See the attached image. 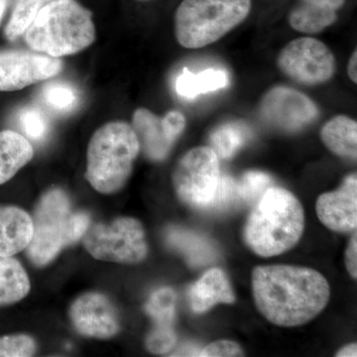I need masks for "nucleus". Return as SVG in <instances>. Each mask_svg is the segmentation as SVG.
<instances>
[{
  "instance_id": "5",
  "label": "nucleus",
  "mask_w": 357,
  "mask_h": 357,
  "mask_svg": "<svg viewBox=\"0 0 357 357\" xmlns=\"http://www.w3.org/2000/svg\"><path fill=\"white\" fill-rule=\"evenodd\" d=\"M33 234L27 255L33 264L45 266L66 246L76 243L86 231L91 220L75 213L65 192L52 189L43 195L32 218Z\"/></svg>"
},
{
  "instance_id": "18",
  "label": "nucleus",
  "mask_w": 357,
  "mask_h": 357,
  "mask_svg": "<svg viewBox=\"0 0 357 357\" xmlns=\"http://www.w3.org/2000/svg\"><path fill=\"white\" fill-rule=\"evenodd\" d=\"M34 150L22 134L0 131V185L8 182L31 161Z\"/></svg>"
},
{
  "instance_id": "28",
  "label": "nucleus",
  "mask_w": 357,
  "mask_h": 357,
  "mask_svg": "<svg viewBox=\"0 0 357 357\" xmlns=\"http://www.w3.org/2000/svg\"><path fill=\"white\" fill-rule=\"evenodd\" d=\"M37 345L31 337L11 335L0 337V357H28L34 356Z\"/></svg>"
},
{
  "instance_id": "11",
  "label": "nucleus",
  "mask_w": 357,
  "mask_h": 357,
  "mask_svg": "<svg viewBox=\"0 0 357 357\" xmlns=\"http://www.w3.org/2000/svg\"><path fill=\"white\" fill-rule=\"evenodd\" d=\"M259 110L268 124L287 132L307 128L319 116V109L311 98L287 86L270 89L263 96Z\"/></svg>"
},
{
  "instance_id": "32",
  "label": "nucleus",
  "mask_w": 357,
  "mask_h": 357,
  "mask_svg": "<svg viewBox=\"0 0 357 357\" xmlns=\"http://www.w3.org/2000/svg\"><path fill=\"white\" fill-rule=\"evenodd\" d=\"M243 349L241 345L231 340H218L206 345L202 351L201 356L229 357L243 356Z\"/></svg>"
},
{
  "instance_id": "13",
  "label": "nucleus",
  "mask_w": 357,
  "mask_h": 357,
  "mask_svg": "<svg viewBox=\"0 0 357 357\" xmlns=\"http://www.w3.org/2000/svg\"><path fill=\"white\" fill-rule=\"evenodd\" d=\"M317 215L325 227L340 234H352L357 229L356 173L344 178L337 191L325 192L316 204Z\"/></svg>"
},
{
  "instance_id": "14",
  "label": "nucleus",
  "mask_w": 357,
  "mask_h": 357,
  "mask_svg": "<svg viewBox=\"0 0 357 357\" xmlns=\"http://www.w3.org/2000/svg\"><path fill=\"white\" fill-rule=\"evenodd\" d=\"M345 0H299L288 16L289 24L296 31L316 34L333 25L337 11Z\"/></svg>"
},
{
  "instance_id": "33",
  "label": "nucleus",
  "mask_w": 357,
  "mask_h": 357,
  "mask_svg": "<svg viewBox=\"0 0 357 357\" xmlns=\"http://www.w3.org/2000/svg\"><path fill=\"white\" fill-rule=\"evenodd\" d=\"M162 126H163L167 137L175 142L185 128V116L181 112H175V110L168 112L162 119Z\"/></svg>"
},
{
  "instance_id": "8",
  "label": "nucleus",
  "mask_w": 357,
  "mask_h": 357,
  "mask_svg": "<svg viewBox=\"0 0 357 357\" xmlns=\"http://www.w3.org/2000/svg\"><path fill=\"white\" fill-rule=\"evenodd\" d=\"M220 178L218 155L211 147L204 146L190 150L178 160L172 181L183 203L206 211L215 199Z\"/></svg>"
},
{
  "instance_id": "20",
  "label": "nucleus",
  "mask_w": 357,
  "mask_h": 357,
  "mask_svg": "<svg viewBox=\"0 0 357 357\" xmlns=\"http://www.w3.org/2000/svg\"><path fill=\"white\" fill-rule=\"evenodd\" d=\"M321 139L333 154L356 159L357 123L354 119L345 115L333 117L321 128Z\"/></svg>"
},
{
  "instance_id": "36",
  "label": "nucleus",
  "mask_w": 357,
  "mask_h": 357,
  "mask_svg": "<svg viewBox=\"0 0 357 357\" xmlns=\"http://www.w3.org/2000/svg\"><path fill=\"white\" fill-rule=\"evenodd\" d=\"M335 356L338 357H356L357 356V345L356 344H351L345 345L337 352Z\"/></svg>"
},
{
  "instance_id": "10",
  "label": "nucleus",
  "mask_w": 357,
  "mask_h": 357,
  "mask_svg": "<svg viewBox=\"0 0 357 357\" xmlns=\"http://www.w3.org/2000/svg\"><path fill=\"white\" fill-rule=\"evenodd\" d=\"M63 62L35 51H0V91H16L60 74Z\"/></svg>"
},
{
  "instance_id": "29",
  "label": "nucleus",
  "mask_w": 357,
  "mask_h": 357,
  "mask_svg": "<svg viewBox=\"0 0 357 357\" xmlns=\"http://www.w3.org/2000/svg\"><path fill=\"white\" fill-rule=\"evenodd\" d=\"M20 124L23 132L33 140H42L48 132L46 117L35 107H27L20 112Z\"/></svg>"
},
{
  "instance_id": "16",
  "label": "nucleus",
  "mask_w": 357,
  "mask_h": 357,
  "mask_svg": "<svg viewBox=\"0 0 357 357\" xmlns=\"http://www.w3.org/2000/svg\"><path fill=\"white\" fill-rule=\"evenodd\" d=\"M132 128L139 141L140 149L148 159L162 161L168 156L174 143L167 137L162 119L146 109L134 112Z\"/></svg>"
},
{
  "instance_id": "17",
  "label": "nucleus",
  "mask_w": 357,
  "mask_h": 357,
  "mask_svg": "<svg viewBox=\"0 0 357 357\" xmlns=\"http://www.w3.org/2000/svg\"><path fill=\"white\" fill-rule=\"evenodd\" d=\"M190 302L192 311L203 314L220 303L234 304L236 296L225 272L211 268L190 290Z\"/></svg>"
},
{
  "instance_id": "4",
  "label": "nucleus",
  "mask_w": 357,
  "mask_h": 357,
  "mask_svg": "<svg viewBox=\"0 0 357 357\" xmlns=\"http://www.w3.org/2000/svg\"><path fill=\"white\" fill-rule=\"evenodd\" d=\"M139 151L132 126L123 121L105 124L89 143L86 180L102 194L121 191L132 173Z\"/></svg>"
},
{
  "instance_id": "12",
  "label": "nucleus",
  "mask_w": 357,
  "mask_h": 357,
  "mask_svg": "<svg viewBox=\"0 0 357 357\" xmlns=\"http://www.w3.org/2000/svg\"><path fill=\"white\" fill-rule=\"evenodd\" d=\"M70 316L77 332L86 337L109 338L119 332L116 309L102 294L86 293L77 298Z\"/></svg>"
},
{
  "instance_id": "1",
  "label": "nucleus",
  "mask_w": 357,
  "mask_h": 357,
  "mask_svg": "<svg viewBox=\"0 0 357 357\" xmlns=\"http://www.w3.org/2000/svg\"><path fill=\"white\" fill-rule=\"evenodd\" d=\"M252 292L262 316L285 328L305 325L317 318L328 306L331 296L323 274L294 265L256 267Z\"/></svg>"
},
{
  "instance_id": "25",
  "label": "nucleus",
  "mask_w": 357,
  "mask_h": 357,
  "mask_svg": "<svg viewBox=\"0 0 357 357\" xmlns=\"http://www.w3.org/2000/svg\"><path fill=\"white\" fill-rule=\"evenodd\" d=\"M176 301H177V296L171 288H161L152 294L145 306V310L153 319L154 325H174Z\"/></svg>"
},
{
  "instance_id": "26",
  "label": "nucleus",
  "mask_w": 357,
  "mask_h": 357,
  "mask_svg": "<svg viewBox=\"0 0 357 357\" xmlns=\"http://www.w3.org/2000/svg\"><path fill=\"white\" fill-rule=\"evenodd\" d=\"M42 98L48 107L59 112H72L79 102L77 89L65 82H54L45 86Z\"/></svg>"
},
{
  "instance_id": "34",
  "label": "nucleus",
  "mask_w": 357,
  "mask_h": 357,
  "mask_svg": "<svg viewBox=\"0 0 357 357\" xmlns=\"http://www.w3.org/2000/svg\"><path fill=\"white\" fill-rule=\"evenodd\" d=\"M345 267L354 279L357 278V236L356 230L352 232L349 245L345 250Z\"/></svg>"
},
{
  "instance_id": "37",
  "label": "nucleus",
  "mask_w": 357,
  "mask_h": 357,
  "mask_svg": "<svg viewBox=\"0 0 357 357\" xmlns=\"http://www.w3.org/2000/svg\"><path fill=\"white\" fill-rule=\"evenodd\" d=\"M7 4H8V0H0V24H1L4 13H6Z\"/></svg>"
},
{
  "instance_id": "7",
  "label": "nucleus",
  "mask_w": 357,
  "mask_h": 357,
  "mask_svg": "<svg viewBox=\"0 0 357 357\" xmlns=\"http://www.w3.org/2000/svg\"><path fill=\"white\" fill-rule=\"evenodd\" d=\"M84 248L98 260L136 264L148 255L144 229L133 218H119L110 223L89 225L83 236Z\"/></svg>"
},
{
  "instance_id": "22",
  "label": "nucleus",
  "mask_w": 357,
  "mask_h": 357,
  "mask_svg": "<svg viewBox=\"0 0 357 357\" xmlns=\"http://www.w3.org/2000/svg\"><path fill=\"white\" fill-rule=\"evenodd\" d=\"M229 84V77L222 70L208 69L198 74L185 68L176 79V91L185 98H195L202 93H208L225 89Z\"/></svg>"
},
{
  "instance_id": "3",
  "label": "nucleus",
  "mask_w": 357,
  "mask_h": 357,
  "mask_svg": "<svg viewBox=\"0 0 357 357\" xmlns=\"http://www.w3.org/2000/svg\"><path fill=\"white\" fill-rule=\"evenodd\" d=\"M23 37L31 50L62 58L91 46L96 32L91 11L77 0H52L39 11Z\"/></svg>"
},
{
  "instance_id": "19",
  "label": "nucleus",
  "mask_w": 357,
  "mask_h": 357,
  "mask_svg": "<svg viewBox=\"0 0 357 357\" xmlns=\"http://www.w3.org/2000/svg\"><path fill=\"white\" fill-rule=\"evenodd\" d=\"M167 243L185 256L191 266L210 264L217 259L218 252L208 239L190 230L170 227L166 232Z\"/></svg>"
},
{
  "instance_id": "21",
  "label": "nucleus",
  "mask_w": 357,
  "mask_h": 357,
  "mask_svg": "<svg viewBox=\"0 0 357 357\" xmlns=\"http://www.w3.org/2000/svg\"><path fill=\"white\" fill-rule=\"evenodd\" d=\"M30 281L17 260L0 256V307L20 302L30 291Z\"/></svg>"
},
{
  "instance_id": "15",
  "label": "nucleus",
  "mask_w": 357,
  "mask_h": 357,
  "mask_svg": "<svg viewBox=\"0 0 357 357\" xmlns=\"http://www.w3.org/2000/svg\"><path fill=\"white\" fill-rule=\"evenodd\" d=\"M32 218L17 206H0V256L10 257L31 241Z\"/></svg>"
},
{
  "instance_id": "2",
  "label": "nucleus",
  "mask_w": 357,
  "mask_h": 357,
  "mask_svg": "<svg viewBox=\"0 0 357 357\" xmlns=\"http://www.w3.org/2000/svg\"><path fill=\"white\" fill-rule=\"evenodd\" d=\"M304 229V208L299 199L283 188L270 187L249 215L244 241L256 255L272 257L292 249Z\"/></svg>"
},
{
  "instance_id": "38",
  "label": "nucleus",
  "mask_w": 357,
  "mask_h": 357,
  "mask_svg": "<svg viewBox=\"0 0 357 357\" xmlns=\"http://www.w3.org/2000/svg\"><path fill=\"white\" fill-rule=\"evenodd\" d=\"M137 1H147V0H137Z\"/></svg>"
},
{
  "instance_id": "27",
  "label": "nucleus",
  "mask_w": 357,
  "mask_h": 357,
  "mask_svg": "<svg viewBox=\"0 0 357 357\" xmlns=\"http://www.w3.org/2000/svg\"><path fill=\"white\" fill-rule=\"evenodd\" d=\"M272 178L260 171H249L237 181L239 195L243 203H255L267 189L272 187Z\"/></svg>"
},
{
  "instance_id": "24",
  "label": "nucleus",
  "mask_w": 357,
  "mask_h": 357,
  "mask_svg": "<svg viewBox=\"0 0 357 357\" xmlns=\"http://www.w3.org/2000/svg\"><path fill=\"white\" fill-rule=\"evenodd\" d=\"M52 0H15L10 18L4 28V35L9 41H15L24 34L25 30L37 14Z\"/></svg>"
},
{
  "instance_id": "35",
  "label": "nucleus",
  "mask_w": 357,
  "mask_h": 357,
  "mask_svg": "<svg viewBox=\"0 0 357 357\" xmlns=\"http://www.w3.org/2000/svg\"><path fill=\"white\" fill-rule=\"evenodd\" d=\"M347 74H349V79L354 82V84L357 83V51L352 53L351 59H349V66H347Z\"/></svg>"
},
{
  "instance_id": "30",
  "label": "nucleus",
  "mask_w": 357,
  "mask_h": 357,
  "mask_svg": "<svg viewBox=\"0 0 357 357\" xmlns=\"http://www.w3.org/2000/svg\"><path fill=\"white\" fill-rule=\"evenodd\" d=\"M241 201L237 181L230 176H222L215 199L206 211H223Z\"/></svg>"
},
{
  "instance_id": "23",
  "label": "nucleus",
  "mask_w": 357,
  "mask_h": 357,
  "mask_svg": "<svg viewBox=\"0 0 357 357\" xmlns=\"http://www.w3.org/2000/svg\"><path fill=\"white\" fill-rule=\"evenodd\" d=\"M249 138L250 129L243 122H227L211 132V148L218 158L229 159L243 148Z\"/></svg>"
},
{
  "instance_id": "6",
  "label": "nucleus",
  "mask_w": 357,
  "mask_h": 357,
  "mask_svg": "<svg viewBox=\"0 0 357 357\" xmlns=\"http://www.w3.org/2000/svg\"><path fill=\"white\" fill-rule=\"evenodd\" d=\"M250 9L251 0H183L176 11V39L184 48H203L243 22Z\"/></svg>"
},
{
  "instance_id": "9",
  "label": "nucleus",
  "mask_w": 357,
  "mask_h": 357,
  "mask_svg": "<svg viewBox=\"0 0 357 357\" xmlns=\"http://www.w3.org/2000/svg\"><path fill=\"white\" fill-rule=\"evenodd\" d=\"M278 67L285 76L304 86H319L330 81L337 61L326 44L302 37L286 45L278 56Z\"/></svg>"
},
{
  "instance_id": "31",
  "label": "nucleus",
  "mask_w": 357,
  "mask_h": 357,
  "mask_svg": "<svg viewBox=\"0 0 357 357\" xmlns=\"http://www.w3.org/2000/svg\"><path fill=\"white\" fill-rule=\"evenodd\" d=\"M177 342V335L173 326L154 325L146 338V347L152 354H168Z\"/></svg>"
}]
</instances>
